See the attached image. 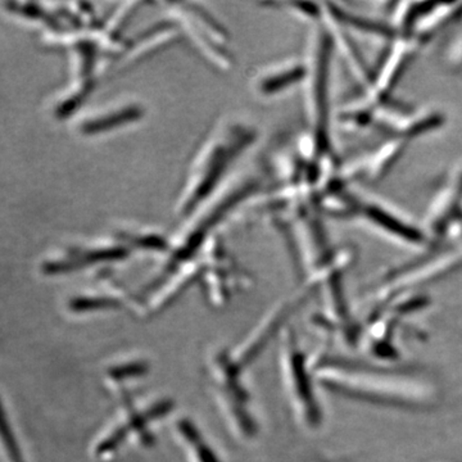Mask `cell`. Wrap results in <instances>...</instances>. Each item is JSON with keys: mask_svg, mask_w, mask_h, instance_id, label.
<instances>
[{"mask_svg": "<svg viewBox=\"0 0 462 462\" xmlns=\"http://www.w3.org/2000/svg\"><path fill=\"white\" fill-rule=\"evenodd\" d=\"M117 393L125 401H121L120 415L116 418L115 424L112 422L109 425L94 447V456L99 460L117 455L129 438H134L136 443L144 447L153 445L154 437L149 427L152 422L166 416L171 409V402L167 400L151 404H136L135 401L127 396L126 392L120 391Z\"/></svg>", "mask_w": 462, "mask_h": 462, "instance_id": "obj_4", "label": "cell"}, {"mask_svg": "<svg viewBox=\"0 0 462 462\" xmlns=\"http://www.w3.org/2000/svg\"><path fill=\"white\" fill-rule=\"evenodd\" d=\"M176 433L189 462H220L214 448L207 443L199 428L188 419H182L176 425Z\"/></svg>", "mask_w": 462, "mask_h": 462, "instance_id": "obj_5", "label": "cell"}, {"mask_svg": "<svg viewBox=\"0 0 462 462\" xmlns=\"http://www.w3.org/2000/svg\"><path fill=\"white\" fill-rule=\"evenodd\" d=\"M281 366L288 400L300 427L310 431L320 430L324 424V410L315 388L319 384L312 370V360L291 330L282 333Z\"/></svg>", "mask_w": 462, "mask_h": 462, "instance_id": "obj_2", "label": "cell"}, {"mask_svg": "<svg viewBox=\"0 0 462 462\" xmlns=\"http://www.w3.org/2000/svg\"><path fill=\"white\" fill-rule=\"evenodd\" d=\"M3 425H5L3 427V439H5V448L7 451L8 462H26L23 454H21L20 446H18L12 425L9 424L5 416Z\"/></svg>", "mask_w": 462, "mask_h": 462, "instance_id": "obj_6", "label": "cell"}, {"mask_svg": "<svg viewBox=\"0 0 462 462\" xmlns=\"http://www.w3.org/2000/svg\"><path fill=\"white\" fill-rule=\"evenodd\" d=\"M312 370L321 387L365 402L428 409L438 400L436 384L420 374L336 357L314 358Z\"/></svg>", "mask_w": 462, "mask_h": 462, "instance_id": "obj_1", "label": "cell"}, {"mask_svg": "<svg viewBox=\"0 0 462 462\" xmlns=\"http://www.w3.org/2000/svg\"><path fill=\"white\" fill-rule=\"evenodd\" d=\"M243 369L245 366L225 351L214 355L209 364L212 388L231 430L242 439H249L256 436L258 428L252 413L248 389L243 385Z\"/></svg>", "mask_w": 462, "mask_h": 462, "instance_id": "obj_3", "label": "cell"}]
</instances>
